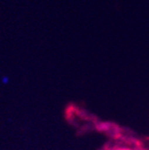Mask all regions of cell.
<instances>
[{"label":"cell","mask_w":149,"mask_h":150,"mask_svg":"<svg viewBox=\"0 0 149 150\" xmlns=\"http://www.w3.org/2000/svg\"><path fill=\"white\" fill-rule=\"evenodd\" d=\"M8 81H9V80H8V78H6V77L3 79V82H4V83H7Z\"/></svg>","instance_id":"obj_1"}]
</instances>
